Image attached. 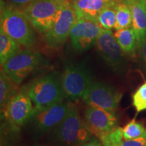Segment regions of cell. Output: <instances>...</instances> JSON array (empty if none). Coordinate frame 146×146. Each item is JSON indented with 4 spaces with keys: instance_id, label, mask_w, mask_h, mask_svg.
Returning a JSON list of instances; mask_svg holds the SVG:
<instances>
[{
    "instance_id": "1",
    "label": "cell",
    "mask_w": 146,
    "mask_h": 146,
    "mask_svg": "<svg viewBox=\"0 0 146 146\" xmlns=\"http://www.w3.org/2000/svg\"><path fill=\"white\" fill-rule=\"evenodd\" d=\"M93 133L71 104L66 117L53 129L52 137L60 146H79L91 139Z\"/></svg>"
},
{
    "instance_id": "2",
    "label": "cell",
    "mask_w": 146,
    "mask_h": 146,
    "mask_svg": "<svg viewBox=\"0 0 146 146\" xmlns=\"http://www.w3.org/2000/svg\"><path fill=\"white\" fill-rule=\"evenodd\" d=\"M33 29L23 11L1 3L0 30L18 45L29 47L34 44L36 35Z\"/></svg>"
},
{
    "instance_id": "3",
    "label": "cell",
    "mask_w": 146,
    "mask_h": 146,
    "mask_svg": "<svg viewBox=\"0 0 146 146\" xmlns=\"http://www.w3.org/2000/svg\"><path fill=\"white\" fill-rule=\"evenodd\" d=\"M26 88L36 110L51 106L66 98L61 76L56 72L38 78Z\"/></svg>"
},
{
    "instance_id": "4",
    "label": "cell",
    "mask_w": 146,
    "mask_h": 146,
    "mask_svg": "<svg viewBox=\"0 0 146 146\" xmlns=\"http://www.w3.org/2000/svg\"><path fill=\"white\" fill-rule=\"evenodd\" d=\"M77 17L70 0H66L58 11L52 27L43 35L45 43L51 48L57 49L64 44Z\"/></svg>"
},
{
    "instance_id": "5",
    "label": "cell",
    "mask_w": 146,
    "mask_h": 146,
    "mask_svg": "<svg viewBox=\"0 0 146 146\" xmlns=\"http://www.w3.org/2000/svg\"><path fill=\"white\" fill-rule=\"evenodd\" d=\"M66 0H35L23 9L34 29L44 35L52 27L58 11Z\"/></svg>"
},
{
    "instance_id": "6",
    "label": "cell",
    "mask_w": 146,
    "mask_h": 146,
    "mask_svg": "<svg viewBox=\"0 0 146 146\" xmlns=\"http://www.w3.org/2000/svg\"><path fill=\"white\" fill-rule=\"evenodd\" d=\"M43 62L39 52L30 50H20L4 63L1 69L17 85L39 67Z\"/></svg>"
},
{
    "instance_id": "7",
    "label": "cell",
    "mask_w": 146,
    "mask_h": 146,
    "mask_svg": "<svg viewBox=\"0 0 146 146\" xmlns=\"http://www.w3.org/2000/svg\"><path fill=\"white\" fill-rule=\"evenodd\" d=\"M61 80L66 98L77 100L82 98L92 82V77L91 72L83 64H76L66 66Z\"/></svg>"
},
{
    "instance_id": "8",
    "label": "cell",
    "mask_w": 146,
    "mask_h": 146,
    "mask_svg": "<svg viewBox=\"0 0 146 146\" xmlns=\"http://www.w3.org/2000/svg\"><path fill=\"white\" fill-rule=\"evenodd\" d=\"M121 94L112 87L100 81L92 82L87 87L82 100L87 106L100 108L114 112L117 109Z\"/></svg>"
},
{
    "instance_id": "9",
    "label": "cell",
    "mask_w": 146,
    "mask_h": 146,
    "mask_svg": "<svg viewBox=\"0 0 146 146\" xmlns=\"http://www.w3.org/2000/svg\"><path fill=\"white\" fill-rule=\"evenodd\" d=\"M96 45L98 53L106 63L115 72H123L125 66L123 51L111 30L102 29Z\"/></svg>"
},
{
    "instance_id": "10",
    "label": "cell",
    "mask_w": 146,
    "mask_h": 146,
    "mask_svg": "<svg viewBox=\"0 0 146 146\" xmlns=\"http://www.w3.org/2000/svg\"><path fill=\"white\" fill-rule=\"evenodd\" d=\"M71 103L62 102L60 103L36 110L30 120H32L33 129L36 133L42 134L54 129L62 121L70 110Z\"/></svg>"
},
{
    "instance_id": "11",
    "label": "cell",
    "mask_w": 146,
    "mask_h": 146,
    "mask_svg": "<svg viewBox=\"0 0 146 146\" xmlns=\"http://www.w3.org/2000/svg\"><path fill=\"white\" fill-rule=\"evenodd\" d=\"M102 29L98 22L94 20L77 19L70 33L73 47L80 52L87 50L96 44Z\"/></svg>"
},
{
    "instance_id": "12",
    "label": "cell",
    "mask_w": 146,
    "mask_h": 146,
    "mask_svg": "<svg viewBox=\"0 0 146 146\" xmlns=\"http://www.w3.org/2000/svg\"><path fill=\"white\" fill-rule=\"evenodd\" d=\"M3 112L9 121L16 127L23 125L30 120L35 112V106L26 87H23L14 96Z\"/></svg>"
},
{
    "instance_id": "13",
    "label": "cell",
    "mask_w": 146,
    "mask_h": 146,
    "mask_svg": "<svg viewBox=\"0 0 146 146\" xmlns=\"http://www.w3.org/2000/svg\"><path fill=\"white\" fill-rule=\"evenodd\" d=\"M85 122L95 135L100 137L116 128L117 119L114 112L88 106L85 112Z\"/></svg>"
},
{
    "instance_id": "14",
    "label": "cell",
    "mask_w": 146,
    "mask_h": 146,
    "mask_svg": "<svg viewBox=\"0 0 146 146\" xmlns=\"http://www.w3.org/2000/svg\"><path fill=\"white\" fill-rule=\"evenodd\" d=\"M75 10L77 19L87 18L97 21V17L104 9L115 4L119 0H70Z\"/></svg>"
},
{
    "instance_id": "15",
    "label": "cell",
    "mask_w": 146,
    "mask_h": 146,
    "mask_svg": "<svg viewBox=\"0 0 146 146\" xmlns=\"http://www.w3.org/2000/svg\"><path fill=\"white\" fill-rule=\"evenodd\" d=\"M130 8L132 27L137 39L138 46L146 39V10L140 0H121Z\"/></svg>"
},
{
    "instance_id": "16",
    "label": "cell",
    "mask_w": 146,
    "mask_h": 146,
    "mask_svg": "<svg viewBox=\"0 0 146 146\" xmlns=\"http://www.w3.org/2000/svg\"><path fill=\"white\" fill-rule=\"evenodd\" d=\"M115 38L124 53L133 54L138 48V42L135 33L133 28H126L116 31Z\"/></svg>"
},
{
    "instance_id": "17",
    "label": "cell",
    "mask_w": 146,
    "mask_h": 146,
    "mask_svg": "<svg viewBox=\"0 0 146 146\" xmlns=\"http://www.w3.org/2000/svg\"><path fill=\"white\" fill-rule=\"evenodd\" d=\"M18 85L13 82L2 69L0 74V106L1 112L15 95L17 94Z\"/></svg>"
},
{
    "instance_id": "18",
    "label": "cell",
    "mask_w": 146,
    "mask_h": 146,
    "mask_svg": "<svg viewBox=\"0 0 146 146\" xmlns=\"http://www.w3.org/2000/svg\"><path fill=\"white\" fill-rule=\"evenodd\" d=\"M19 45L4 32L0 30V64L1 66L9 58L20 51Z\"/></svg>"
},
{
    "instance_id": "19",
    "label": "cell",
    "mask_w": 146,
    "mask_h": 146,
    "mask_svg": "<svg viewBox=\"0 0 146 146\" xmlns=\"http://www.w3.org/2000/svg\"><path fill=\"white\" fill-rule=\"evenodd\" d=\"M116 20L114 29L118 31L120 29L129 28L132 24V17L130 8L127 3L119 0L116 4Z\"/></svg>"
},
{
    "instance_id": "20",
    "label": "cell",
    "mask_w": 146,
    "mask_h": 146,
    "mask_svg": "<svg viewBox=\"0 0 146 146\" xmlns=\"http://www.w3.org/2000/svg\"><path fill=\"white\" fill-rule=\"evenodd\" d=\"M116 3L106 7L100 12L97 17V22L102 29L111 30L114 28L116 20Z\"/></svg>"
},
{
    "instance_id": "21",
    "label": "cell",
    "mask_w": 146,
    "mask_h": 146,
    "mask_svg": "<svg viewBox=\"0 0 146 146\" xmlns=\"http://www.w3.org/2000/svg\"><path fill=\"white\" fill-rule=\"evenodd\" d=\"M123 136L125 139H136L139 138L146 139V128L141 123H137L135 119L131 120L122 129Z\"/></svg>"
},
{
    "instance_id": "22",
    "label": "cell",
    "mask_w": 146,
    "mask_h": 146,
    "mask_svg": "<svg viewBox=\"0 0 146 146\" xmlns=\"http://www.w3.org/2000/svg\"><path fill=\"white\" fill-rule=\"evenodd\" d=\"M133 105L137 113L146 110V83L139 87L133 94Z\"/></svg>"
},
{
    "instance_id": "23",
    "label": "cell",
    "mask_w": 146,
    "mask_h": 146,
    "mask_svg": "<svg viewBox=\"0 0 146 146\" xmlns=\"http://www.w3.org/2000/svg\"><path fill=\"white\" fill-rule=\"evenodd\" d=\"M116 146H146V139L139 138L136 139L127 140L122 138L117 143Z\"/></svg>"
},
{
    "instance_id": "24",
    "label": "cell",
    "mask_w": 146,
    "mask_h": 146,
    "mask_svg": "<svg viewBox=\"0 0 146 146\" xmlns=\"http://www.w3.org/2000/svg\"><path fill=\"white\" fill-rule=\"evenodd\" d=\"M6 1L15 8H23L24 9L33 2L35 0H6Z\"/></svg>"
},
{
    "instance_id": "25",
    "label": "cell",
    "mask_w": 146,
    "mask_h": 146,
    "mask_svg": "<svg viewBox=\"0 0 146 146\" xmlns=\"http://www.w3.org/2000/svg\"><path fill=\"white\" fill-rule=\"evenodd\" d=\"M140 56H141L142 60L146 64V39L138 46Z\"/></svg>"
},
{
    "instance_id": "26",
    "label": "cell",
    "mask_w": 146,
    "mask_h": 146,
    "mask_svg": "<svg viewBox=\"0 0 146 146\" xmlns=\"http://www.w3.org/2000/svg\"><path fill=\"white\" fill-rule=\"evenodd\" d=\"M79 146H104V145L102 144V141L100 142V140H98V139L92 137L89 141L85 142Z\"/></svg>"
},
{
    "instance_id": "27",
    "label": "cell",
    "mask_w": 146,
    "mask_h": 146,
    "mask_svg": "<svg viewBox=\"0 0 146 146\" xmlns=\"http://www.w3.org/2000/svg\"><path fill=\"white\" fill-rule=\"evenodd\" d=\"M102 144H103L104 146H116V145H113V144L109 143V142H108L106 141H104V140H101Z\"/></svg>"
},
{
    "instance_id": "28",
    "label": "cell",
    "mask_w": 146,
    "mask_h": 146,
    "mask_svg": "<svg viewBox=\"0 0 146 146\" xmlns=\"http://www.w3.org/2000/svg\"><path fill=\"white\" fill-rule=\"evenodd\" d=\"M140 1H141L142 4H143V5L144 8H145V10H146V0H140Z\"/></svg>"
},
{
    "instance_id": "29",
    "label": "cell",
    "mask_w": 146,
    "mask_h": 146,
    "mask_svg": "<svg viewBox=\"0 0 146 146\" xmlns=\"http://www.w3.org/2000/svg\"><path fill=\"white\" fill-rule=\"evenodd\" d=\"M31 146H52V145H41V144H35Z\"/></svg>"
}]
</instances>
